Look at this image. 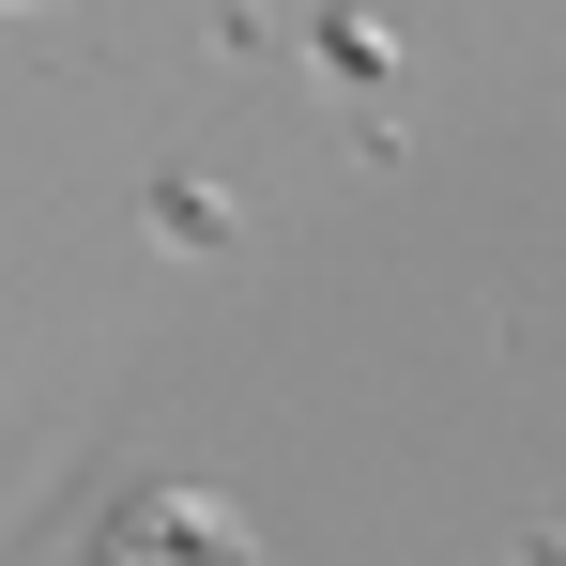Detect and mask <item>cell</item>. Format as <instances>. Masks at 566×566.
I'll list each match as a JSON object with an SVG mask.
<instances>
[]
</instances>
